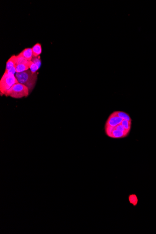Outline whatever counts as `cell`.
<instances>
[{
  "mask_svg": "<svg viewBox=\"0 0 156 234\" xmlns=\"http://www.w3.org/2000/svg\"><path fill=\"white\" fill-rule=\"evenodd\" d=\"M16 56L12 55L6 63V70L5 71H8L12 69L16 66Z\"/></svg>",
  "mask_w": 156,
  "mask_h": 234,
  "instance_id": "obj_7",
  "label": "cell"
},
{
  "mask_svg": "<svg viewBox=\"0 0 156 234\" xmlns=\"http://www.w3.org/2000/svg\"><path fill=\"white\" fill-rule=\"evenodd\" d=\"M15 76L18 82L26 86L29 88L30 92H31L35 88L38 79L37 73H32L29 69L22 73H16Z\"/></svg>",
  "mask_w": 156,
  "mask_h": 234,
  "instance_id": "obj_2",
  "label": "cell"
},
{
  "mask_svg": "<svg viewBox=\"0 0 156 234\" xmlns=\"http://www.w3.org/2000/svg\"><path fill=\"white\" fill-rule=\"evenodd\" d=\"M39 67L37 66L36 64H34L33 62H32V63L31 64V67H30V70H31L32 73H37V71L38 70Z\"/></svg>",
  "mask_w": 156,
  "mask_h": 234,
  "instance_id": "obj_10",
  "label": "cell"
},
{
  "mask_svg": "<svg viewBox=\"0 0 156 234\" xmlns=\"http://www.w3.org/2000/svg\"><path fill=\"white\" fill-rule=\"evenodd\" d=\"M132 125V119H125L114 127L105 126V131L107 136L112 139H123L128 137Z\"/></svg>",
  "mask_w": 156,
  "mask_h": 234,
  "instance_id": "obj_1",
  "label": "cell"
},
{
  "mask_svg": "<svg viewBox=\"0 0 156 234\" xmlns=\"http://www.w3.org/2000/svg\"><path fill=\"white\" fill-rule=\"evenodd\" d=\"M32 61H29L23 57L20 53L16 56V61L15 68L16 73H22L30 69Z\"/></svg>",
  "mask_w": 156,
  "mask_h": 234,
  "instance_id": "obj_5",
  "label": "cell"
},
{
  "mask_svg": "<svg viewBox=\"0 0 156 234\" xmlns=\"http://www.w3.org/2000/svg\"><path fill=\"white\" fill-rule=\"evenodd\" d=\"M31 48H32L34 57L40 56L42 53V50L41 44L39 43H37Z\"/></svg>",
  "mask_w": 156,
  "mask_h": 234,
  "instance_id": "obj_8",
  "label": "cell"
},
{
  "mask_svg": "<svg viewBox=\"0 0 156 234\" xmlns=\"http://www.w3.org/2000/svg\"><path fill=\"white\" fill-rule=\"evenodd\" d=\"M30 93L29 88L26 86L18 82L12 86L6 94V96H9L14 99H21L27 97Z\"/></svg>",
  "mask_w": 156,
  "mask_h": 234,
  "instance_id": "obj_4",
  "label": "cell"
},
{
  "mask_svg": "<svg viewBox=\"0 0 156 234\" xmlns=\"http://www.w3.org/2000/svg\"><path fill=\"white\" fill-rule=\"evenodd\" d=\"M20 54L25 59L30 61H31L32 58L34 57L31 48H27L24 49L20 53Z\"/></svg>",
  "mask_w": 156,
  "mask_h": 234,
  "instance_id": "obj_6",
  "label": "cell"
},
{
  "mask_svg": "<svg viewBox=\"0 0 156 234\" xmlns=\"http://www.w3.org/2000/svg\"><path fill=\"white\" fill-rule=\"evenodd\" d=\"M18 82L15 75L10 74L5 72L0 81V93L1 96H6L12 86Z\"/></svg>",
  "mask_w": 156,
  "mask_h": 234,
  "instance_id": "obj_3",
  "label": "cell"
},
{
  "mask_svg": "<svg viewBox=\"0 0 156 234\" xmlns=\"http://www.w3.org/2000/svg\"><path fill=\"white\" fill-rule=\"evenodd\" d=\"M31 61L34 64H36L39 68H40V66L41 65V59H40V56H39L38 57H33L32 58Z\"/></svg>",
  "mask_w": 156,
  "mask_h": 234,
  "instance_id": "obj_9",
  "label": "cell"
}]
</instances>
